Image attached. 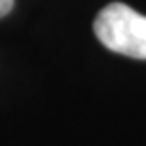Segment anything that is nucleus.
<instances>
[{
    "label": "nucleus",
    "mask_w": 146,
    "mask_h": 146,
    "mask_svg": "<svg viewBox=\"0 0 146 146\" xmlns=\"http://www.w3.org/2000/svg\"><path fill=\"white\" fill-rule=\"evenodd\" d=\"M93 31L99 42L114 53L146 61V17L121 2H112L97 13Z\"/></svg>",
    "instance_id": "f257e3e1"
},
{
    "label": "nucleus",
    "mask_w": 146,
    "mask_h": 146,
    "mask_svg": "<svg viewBox=\"0 0 146 146\" xmlns=\"http://www.w3.org/2000/svg\"><path fill=\"white\" fill-rule=\"evenodd\" d=\"M13 8V0H0V19L4 15H8Z\"/></svg>",
    "instance_id": "f03ea898"
}]
</instances>
